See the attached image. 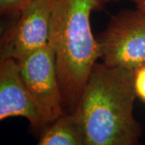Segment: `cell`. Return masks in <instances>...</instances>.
I'll use <instances>...</instances> for the list:
<instances>
[{
  "instance_id": "1",
  "label": "cell",
  "mask_w": 145,
  "mask_h": 145,
  "mask_svg": "<svg viewBox=\"0 0 145 145\" xmlns=\"http://www.w3.org/2000/svg\"><path fill=\"white\" fill-rule=\"evenodd\" d=\"M134 71L96 63L72 114L88 145H135L142 127L134 116Z\"/></svg>"
},
{
  "instance_id": "2",
  "label": "cell",
  "mask_w": 145,
  "mask_h": 145,
  "mask_svg": "<svg viewBox=\"0 0 145 145\" xmlns=\"http://www.w3.org/2000/svg\"><path fill=\"white\" fill-rule=\"evenodd\" d=\"M101 0H54L49 44L52 47L65 114H72L94 65L101 47L91 31L90 15Z\"/></svg>"
},
{
  "instance_id": "3",
  "label": "cell",
  "mask_w": 145,
  "mask_h": 145,
  "mask_svg": "<svg viewBox=\"0 0 145 145\" xmlns=\"http://www.w3.org/2000/svg\"><path fill=\"white\" fill-rule=\"evenodd\" d=\"M99 42L103 62L135 71L145 65V15L138 9L117 13Z\"/></svg>"
},
{
  "instance_id": "4",
  "label": "cell",
  "mask_w": 145,
  "mask_h": 145,
  "mask_svg": "<svg viewBox=\"0 0 145 145\" xmlns=\"http://www.w3.org/2000/svg\"><path fill=\"white\" fill-rule=\"evenodd\" d=\"M21 76L48 124L65 114L55 55L48 44L18 61Z\"/></svg>"
},
{
  "instance_id": "5",
  "label": "cell",
  "mask_w": 145,
  "mask_h": 145,
  "mask_svg": "<svg viewBox=\"0 0 145 145\" xmlns=\"http://www.w3.org/2000/svg\"><path fill=\"white\" fill-rule=\"evenodd\" d=\"M54 0H32L1 40L0 59L20 61L49 44Z\"/></svg>"
},
{
  "instance_id": "6",
  "label": "cell",
  "mask_w": 145,
  "mask_h": 145,
  "mask_svg": "<svg viewBox=\"0 0 145 145\" xmlns=\"http://www.w3.org/2000/svg\"><path fill=\"white\" fill-rule=\"evenodd\" d=\"M21 116L41 132L49 126L37 107L21 76L18 61L0 59V120Z\"/></svg>"
},
{
  "instance_id": "7",
  "label": "cell",
  "mask_w": 145,
  "mask_h": 145,
  "mask_svg": "<svg viewBox=\"0 0 145 145\" xmlns=\"http://www.w3.org/2000/svg\"><path fill=\"white\" fill-rule=\"evenodd\" d=\"M37 145H88L72 114H64L41 134Z\"/></svg>"
},
{
  "instance_id": "8",
  "label": "cell",
  "mask_w": 145,
  "mask_h": 145,
  "mask_svg": "<svg viewBox=\"0 0 145 145\" xmlns=\"http://www.w3.org/2000/svg\"><path fill=\"white\" fill-rule=\"evenodd\" d=\"M32 0H0V11L3 16H17Z\"/></svg>"
},
{
  "instance_id": "9",
  "label": "cell",
  "mask_w": 145,
  "mask_h": 145,
  "mask_svg": "<svg viewBox=\"0 0 145 145\" xmlns=\"http://www.w3.org/2000/svg\"><path fill=\"white\" fill-rule=\"evenodd\" d=\"M134 86L137 97L145 102V65L134 71Z\"/></svg>"
},
{
  "instance_id": "10",
  "label": "cell",
  "mask_w": 145,
  "mask_h": 145,
  "mask_svg": "<svg viewBox=\"0 0 145 145\" xmlns=\"http://www.w3.org/2000/svg\"><path fill=\"white\" fill-rule=\"evenodd\" d=\"M136 6V9L140 10L145 15V0H132Z\"/></svg>"
},
{
  "instance_id": "11",
  "label": "cell",
  "mask_w": 145,
  "mask_h": 145,
  "mask_svg": "<svg viewBox=\"0 0 145 145\" xmlns=\"http://www.w3.org/2000/svg\"><path fill=\"white\" fill-rule=\"evenodd\" d=\"M135 145H143V144H141L140 143H139V144H135Z\"/></svg>"
},
{
  "instance_id": "12",
  "label": "cell",
  "mask_w": 145,
  "mask_h": 145,
  "mask_svg": "<svg viewBox=\"0 0 145 145\" xmlns=\"http://www.w3.org/2000/svg\"><path fill=\"white\" fill-rule=\"evenodd\" d=\"M131 1H132V0H131Z\"/></svg>"
}]
</instances>
